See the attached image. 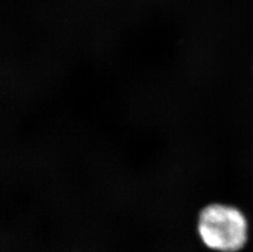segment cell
Segmentation results:
<instances>
[{"label":"cell","mask_w":253,"mask_h":252,"mask_svg":"<svg viewBox=\"0 0 253 252\" xmlns=\"http://www.w3.org/2000/svg\"><path fill=\"white\" fill-rule=\"evenodd\" d=\"M198 235L203 244L219 252H237L246 245L249 225L246 218L236 207L211 204L201 211Z\"/></svg>","instance_id":"6da1fadb"}]
</instances>
